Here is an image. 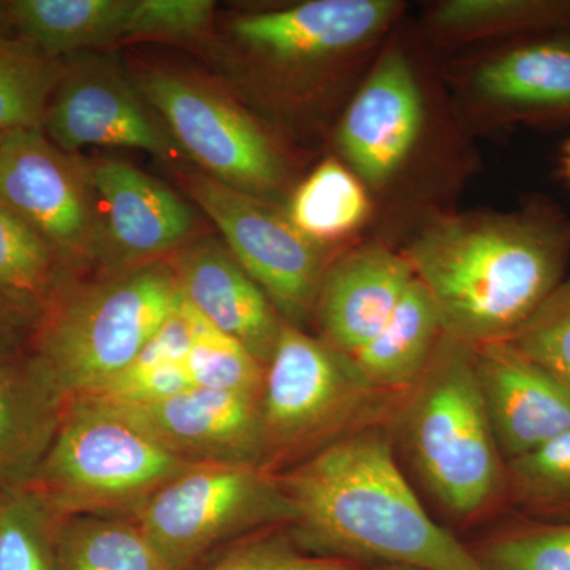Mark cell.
<instances>
[{
    "mask_svg": "<svg viewBox=\"0 0 570 570\" xmlns=\"http://www.w3.org/2000/svg\"><path fill=\"white\" fill-rule=\"evenodd\" d=\"M299 547L318 557L415 570H485L428 515L393 456L387 431L366 425L277 474Z\"/></svg>",
    "mask_w": 570,
    "mask_h": 570,
    "instance_id": "6da1fadb",
    "label": "cell"
},
{
    "mask_svg": "<svg viewBox=\"0 0 570 570\" xmlns=\"http://www.w3.org/2000/svg\"><path fill=\"white\" fill-rule=\"evenodd\" d=\"M570 232L538 214L445 216L406 257L436 305L442 335L509 341L564 279Z\"/></svg>",
    "mask_w": 570,
    "mask_h": 570,
    "instance_id": "7a4b0ae2",
    "label": "cell"
},
{
    "mask_svg": "<svg viewBox=\"0 0 570 570\" xmlns=\"http://www.w3.org/2000/svg\"><path fill=\"white\" fill-rule=\"evenodd\" d=\"M195 464L126 407L80 396L66 401L31 489L58 515L132 519L157 490Z\"/></svg>",
    "mask_w": 570,
    "mask_h": 570,
    "instance_id": "3957f363",
    "label": "cell"
},
{
    "mask_svg": "<svg viewBox=\"0 0 570 570\" xmlns=\"http://www.w3.org/2000/svg\"><path fill=\"white\" fill-rule=\"evenodd\" d=\"M401 412L404 445L423 485L453 517L472 519L494 501L502 456L474 366V346L445 335Z\"/></svg>",
    "mask_w": 570,
    "mask_h": 570,
    "instance_id": "277c9868",
    "label": "cell"
},
{
    "mask_svg": "<svg viewBox=\"0 0 570 570\" xmlns=\"http://www.w3.org/2000/svg\"><path fill=\"white\" fill-rule=\"evenodd\" d=\"M181 303L174 265L163 262L82 287L48 318L37 370L62 401L92 395L132 365Z\"/></svg>",
    "mask_w": 570,
    "mask_h": 570,
    "instance_id": "5b68a950",
    "label": "cell"
},
{
    "mask_svg": "<svg viewBox=\"0 0 570 570\" xmlns=\"http://www.w3.org/2000/svg\"><path fill=\"white\" fill-rule=\"evenodd\" d=\"M385 396L366 381L351 355L284 322L262 392V468L281 474L371 425L370 414H381Z\"/></svg>",
    "mask_w": 570,
    "mask_h": 570,
    "instance_id": "8992f818",
    "label": "cell"
},
{
    "mask_svg": "<svg viewBox=\"0 0 570 570\" xmlns=\"http://www.w3.org/2000/svg\"><path fill=\"white\" fill-rule=\"evenodd\" d=\"M292 519L277 474L258 466L195 464L157 490L130 520L165 569L186 570L224 540Z\"/></svg>",
    "mask_w": 570,
    "mask_h": 570,
    "instance_id": "52a82bcc",
    "label": "cell"
},
{
    "mask_svg": "<svg viewBox=\"0 0 570 570\" xmlns=\"http://www.w3.org/2000/svg\"><path fill=\"white\" fill-rule=\"evenodd\" d=\"M135 88L206 175L257 198L283 187L287 170L276 146L223 94L157 69L141 71Z\"/></svg>",
    "mask_w": 570,
    "mask_h": 570,
    "instance_id": "ba28073f",
    "label": "cell"
},
{
    "mask_svg": "<svg viewBox=\"0 0 570 570\" xmlns=\"http://www.w3.org/2000/svg\"><path fill=\"white\" fill-rule=\"evenodd\" d=\"M189 193L223 232L228 250L287 324L314 314L326 268L324 250L287 216L206 174L189 176Z\"/></svg>",
    "mask_w": 570,
    "mask_h": 570,
    "instance_id": "9c48e42d",
    "label": "cell"
},
{
    "mask_svg": "<svg viewBox=\"0 0 570 570\" xmlns=\"http://www.w3.org/2000/svg\"><path fill=\"white\" fill-rule=\"evenodd\" d=\"M212 0H14L11 29L29 50L55 59L142 39L184 40L212 22Z\"/></svg>",
    "mask_w": 570,
    "mask_h": 570,
    "instance_id": "30bf717a",
    "label": "cell"
},
{
    "mask_svg": "<svg viewBox=\"0 0 570 570\" xmlns=\"http://www.w3.org/2000/svg\"><path fill=\"white\" fill-rule=\"evenodd\" d=\"M0 200L56 253L92 255L96 197L89 168L43 129L0 134Z\"/></svg>",
    "mask_w": 570,
    "mask_h": 570,
    "instance_id": "8fae6325",
    "label": "cell"
},
{
    "mask_svg": "<svg viewBox=\"0 0 570 570\" xmlns=\"http://www.w3.org/2000/svg\"><path fill=\"white\" fill-rule=\"evenodd\" d=\"M396 0H309L232 21L236 45L275 67H317L355 55L395 21Z\"/></svg>",
    "mask_w": 570,
    "mask_h": 570,
    "instance_id": "7c38bea8",
    "label": "cell"
},
{
    "mask_svg": "<svg viewBox=\"0 0 570 570\" xmlns=\"http://www.w3.org/2000/svg\"><path fill=\"white\" fill-rule=\"evenodd\" d=\"M89 176L96 197L92 255L116 273L153 264L193 235V209L134 165L102 160L89 167Z\"/></svg>",
    "mask_w": 570,
    "mask_h": 570,
    "instance_id": "4fadbf2b",
    "label": "cell"
},
{
    "mask_svg": "<svg viewBox=\"0 0 570 570\" xmlns=\"http://www.w3.org/2000/svg\"><path fill=\"white\" fill-rule=\"evenodd\" d=\"M423 97L407 56L389 48L374 63L337 129L344 164L365 186L395 178L422 135Z\"/></svg>",
    "mask_w": 570,
    "mask_h": 570,
    "instance_id": "5bb4252c",
    "label": "cell"
},
{
    "mask_svg": "<svg viewBox=\"0 0 570 570\" xmlns=\"http://www.w3.org/2000/svg\"><path fill=\"white\" fill-rule=\"evenodd\" d=\"M474 366L502 460L527 455L570 430V387L510 341L474 346Z\"/></svg>",
    "mask_w": 570,
    "mask_h": 570,
    "instance_id": "9a60e30c",
    "label": "cell"
},
{
    "mask_svg": "<svg viewBox=\"0 0 570 570\" xmlns=\"http://www.w3.org/2000/svg\"><path fill=\"white\" fill-rule=\"evenodd\" d=\"M137 89L104 69L63 71L45 115L43 132L63 153L122 146L168 157L175 149Z\"/></svg>",
    "mask_w": 570,
    "mask_h": 570,
    "instance_id": "2e32d148",
    "label": "cell"
},
{
    "mask_svg": "<svg viewBox=\"0 0 570 570\" xmlns=\"http://www.w3.org/2000/svg\"><path fill=\"white\" fill-rule=\"evenodd\" d=\"M261 397L193 387L178 395L126 407L154 436L198 464H264Z\"/></svg>",
    "mask_w": 570,
    "mask_h": 570,
    "instance_id": "e0dca14e",
    "label": "cell"
},
{
    "mask_svg": "<svg viewBox=\"0 0 570 570\" xmlns=\"http://www.w3.org/2000/svg\"><path fill=\"white\" fill-rule=\"evenodd\" d=\"M414 277L406 255L381 245L332 262L314 307L326 343L354 356L385 325Z\"/></svg>",
    "mask_w": 570,
    "mask_h": 570,
    "instance_id": "ac0fdd59",
    "label": "cell"
},
{
    "mask_svg": "<svg viewBox=\"0 0 570 570\" xmlns=\"http://www.w3.org/2000/svg\"><path fill=\"white\" fill-rule=\"evenodd\" d=\"M174 269L184 302L268 365L284 318L230 250L217 243H198L179 254Z\"/></svg>",
    "mask_w": 570,
    "mask_h": 570,
    "instance_id": "d6986e66",
    "label": "cell"
},
{
    "mask_svg": "<svg viewBox=\"0 0 570 570\" xmlns=\"http://www.w3.org/2000/svg\"><path fill=\"white\" fill-rule=\"evenodd\" d=\"M441 336L436 305L414 277L385 325L352 358L379 392L406 395L425 373Z\"/></svg>",
    "mask_w": 570,
    "mask_h": 570,
    "instance_id": "ffe728a7",
    "label": "cell"
},
{
    "mask_svg": "<svg viewBox=\"0 0 570 570\" xmlns=\"http://www.w3.org/2000/svg\"><path fill=\"white\" fill-rule=\"evenodd\" d=\"M482 102L505 110L570 107V41L543 40L499 52L472 75Z\"/></svg>",
    "mask_w": 570,
    "mask_h": 570,
    "instance_id": "44dd1931",
    "label": "cell"
},
{
    "mask_svg": "<svg viewBox=\"0 0 570 570\" xmlns=\"http://www.w3.org/2000/svg\"><path fill=\"white\" fill-rule=\"evenodd\" d=\"M61 403L37 366L29 376L0 367V483L14 489L32 478L55 436Z\"/></svg>",
    "mask_w": 570,
    "mask_h": 570,
    "instance_id": "7402d4cb",
    "label": "cell"
},
{
    "mask_svg": "<svg viewBox=\"0 0 570 570\" xmlns=\"http://www.w3.org/2000/svg\"><path fill=\"white\" fill-rule=\"evenodd\" d=\"M371 214L366 186L336 159H326L296 187L288 205L292 225L321 246L355 234Z\"/></svg>",
    "mask_w": 570,
    "mask_h": 570,
    "instance_id": "603a6c76",
    "label": "cell"
},
{
    "mask_svg": "<svg viewBox=\"0 0 570 570\" xmlns=\"http://www.w3.org/2000/svg\"><path fill=\"white\" fill-rule=\"evenodd\" d=\"M58 531L62 570H167L130 519L71 515Z\"/></svg>",
    "mask_w": 570,
    "mask_h": 570,
    "instance_id": "cb8c5ba5",
    "label": "cell"
},
{
    "mask_svg": "<svg viewBox=\"0 0 570 570\" xmlns=\"http://www.w3.org/2000/svg\"><path fill=\"white\" fill-rule=\"evenodd\" d=\"M570 21V3L542 0H448L428 17L444 40H475Z\"/></svg>",
    "mask_w": 570,
    "mask_h": 570,
    "instance_id": "d4e9b609",
    "label": "cell"
},
{
    "mask_svg": "<svg viewBox=\"0 0 570 570\" xmlns=\"http://www.w3.org/2000/svg\"><path fill=\"white\" fill-rule=\"evenodd\" d=\"M63 69L31 50H0V134L43 129Z\"/></svg>",
    "mask_w": 570,
    "mask_h": 570,
    "instance_id": "484cf974",
    "label": "cell"
},
{
    "mask_svg": "<svg viewBox=\"0 0 570 570\" xmlns=\"http://www.w3.org/2000/svg\"><path fill=\"white\" fill-rule=\"evenodd\" d=\"M58 513L31 487L0 499V570H52Z\"/></svg>",
    "mask_w": 570,
    "mask_h": 570,
    "instance_id": "4316f807",
    "label": "cell"
},
{
    "mask_svg": "<svg viewBox=\"0 0 570 570\" xmlns=\"http://www.w3.org/2000/svg\"><path fill=\"white\" fill-rule=\"evenodd\" d=\"M194 387L223 390L261 397L266 366L235 337L225 335L202 317L193 347L186 356Z\"/></svg>",
    "mask_w": 570,
    "mask_h": 570,
    "instance_id": "83f0119b",
    "label": "cell"
},
{
    "mask_svg": "<svg viewBox=\"0 0 570 570\" xmlns=\"http://www.w3.org/2000/svg\"><path fill=\"white\" fill-rule=\"evenodd\" d=\"M55 254L50 243L0 200V294L39 298L50 287Z\"/></svg>",
    "mask_w": 570,
    "mask_h": 570,
    "instance_id": "f1b7e54d",
    "label": "cell"
},
{
    "mask_svg": "<svg viewBox=\"0 0 570 570\" xmlns=\"http://www.w3.org/2000/svg\"><path fill=\"white\" fill-rule=\"evenodd\" d=\"M509 341L570 387V277Z\"/></svg>",
    "mask_w": 570,
    "mask_h": 570,
    "instance_id": "f546056e",
    "label": "cell"
},
{
    "mask_svg": "<svg viewBox=\"0 0 570 570\" xmlns=\"http://www.w3.org/2000/svg\"><path fill=\"white\" fill-rule=\"evenodd\" d=\"M517 493L542 508H570V430L527 455L508 461Z\"/></svg>",
    "mask_w": 570,
    "mask_h": 570,
    "instance_id": "4dcf8cb0",
    "label": "cell"
},
{
    "mask_svg": "<svg viewBox=\"0 0 570 570\" xmlns=\"http://www.w3.org/2000/svg\"><path fill=\"white\" fill-rule=\"evenodd\" d=\"M474 553L485 570H570V524L502 535Z\"/></svg>",
    "mask_w": 570,
    "mask_h": 570,
    "instance_id": "1f68e13d",
    "label": "cell"
},
{
    "mask_svg": "<svg viewBox=\"0 0 570 570\" xmlns=\"http://www.w3.org/2000/svg\"><path fill=\"white\" fill-rule=\"evenodd\" d=\"M209 570H362L356 562L303 553L281 538H266L232 551Z\"/></svg>",
    "mask_w": 570,
    "mask_h": 570,
    "instance_id": "d6a6232c",
    "label": "cell"
},
{
    "mask_svg": "<svg viewBox=\"0 0 570 570\" xmlns=\"http://www.w3.org/2000/svg\"><path fill=\"white\" fill-rule=\"evenodd\" d=\"M184 363L151 367V370H126L102 389L88 396L102 397L124 406H142L159 403L168 397L193 389Z\"/></svg>",
    "mask_w": 570,
    "mask_h": 570,
    "instance_id": "836d02e7",
    "label": "cell"
},
{
    "mask_svg": "<svg viewBox=\"0 0 570 570\" xmlns=\"http://www.w3.org/2000/svg\"><path fill=\"white\" fill-rule=\"evenodd\" d=\"M11 29V24L9 21V14H7V7L3 9L2 13H0V50L2 48H7V32Z\"/></svg>",
    "mask_w": 570,
    "mask_h": 570,
    "instance_id": "e575fe53",
    "label": "cell"
},
{
    "mask_svg": "<svg viewBox=\"0 0 570 570\" xmlns=\"http://www.w3.org/2000/svg\"><path fill=\"white\" fill-rule=\"evenodd\" d=\"M564 168H566V174H568L569 178H570V142L568 146H566Z\"/></svg>",
    "mask_w": 570,
    "mask_h": 570,
    "instance_id": "d590c367",
    "label": "cell"
},
{
    "mask_svg": "<svg viewBox=\"0 0 570 570\" xmlns=\"http://www.w3.org/2000/svg\"><path fill=\"white\" fill-rule=\"evenodd\" d=\"M376 570H415L409 568H397V566H379Z\"/></svg>",
    "mask_w": 570,
    "mask_h": 570,
    "instance_id": "8d00e7d4",
    "label": "cell"
}]
</instances>
